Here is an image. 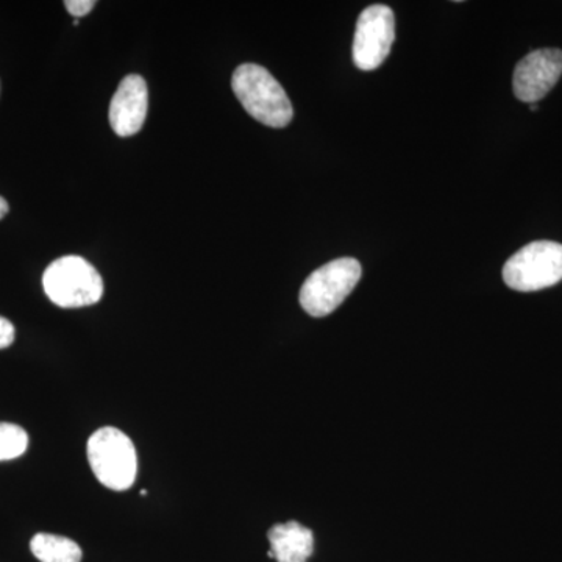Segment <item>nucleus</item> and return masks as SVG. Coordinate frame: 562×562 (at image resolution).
Returning a JSON list of instances; mask_svg holds the SVG:
<instances>
[{
	"label": "nucleus",
	"instance_id": "obj_4",
	"mask_svg": "<svg viewBox=\"0 0 562 562\" xmlns=\"http://www.w3.org/2000/svg\"><path fill=\"white\" fill-rule=\"evenodd\" d=\"M361 265L355 258H339L314 271L303 283L299 301L310 316L325 317L349 297L361 279Z\"/></svg>",
	"mask_w": 562,
	"mask_h": 562
},
{
	"label": "nucleus",
	"instance_id": "obj_5",
	"mask_svg": "<svg viewBox=\"0 0 562 562\" xmlns=\"http://www.w3.org/2000/svg\"><path fill=\"white\" fill-rule=\"evenodd\" d=\"M503 280L514 291L535 292L562 280V244L536 241L522 247L503 266Z\"/></svg>",
	"mask_w": 562,
	"mask_h": 562
},
{
	"label": "nucleus",
	"instance_id": "obj_12",
	"mask_svg": "<svg viewBox=\"0 0 562 562\" xmlns=\"http://www.w3.org/2000/svg\"><path fill=\"white\" fill-rule=\"evenodd\" d=\"M65 7L74 18H83L94 9L95 2L94 0H66Z\"/></svg>",
	"mask_w": 562,
	"mask_h": 562
},
{
	"label": "nucleus",
	"instance_id": "obj_2",
	"mask_svg": "<svg viewBox=\"0 0 562 562\" xmlns=\"http://www.w3.org/2000/svg\"><path fill=\"white\" fill-rule=\"evenodd\" d=\"M47 297L61 308L94 305L103 295V281L98 269L85 258L68 255L52 262L43 276Z\"/></svg>",
	"mask_w": 562,
	"mask_h": 562
},
{
	"label": "nucleus",
	"instance_id": "obj_3",
	"mask_svg": "<svg viewBox=\"0 0 562 562\" xmlns=\"http://www.w3.org/2000/svg\"><path fill=\"white\" fill-rule=\"evenodd\" d=\"M88 461L95 479L113 491H127L138 473L135 446L125 432L105 427L92 432L88 441Z\"/></svg>",
	"mask_w": 562,
	"mask_h": 562
},
{
	"label": "nucleus",
	"instance_id": "obj_6",
	"mask_svg": "<svg viewBox=\"0 0 562 562\" xmlns=\"http://www.w3.org/2000/svg\"><path fill=\"white\" fill-rule=\"evenodd\" d=\"M394 40V11L386 5L368 7L358 18L355 31V66L361 70L380 68L390 55Z\"/></svg>",
	"mask_w": 562,
	"mask_h": 562
},
{
	"label": "nucleus",
	"instance_id": "obj_11",
	"mask_svg": "<svg viewBox=\"0 0 562 562\" xmlns=\"http://www.w3.org/2000/svg\"><path fill=\"white\" fill-rule=\"evenodd\" d=\"M29 436L20 425L0 424V461L14 460L25 453Z\"/></svg>",
	"mask_w": 562,
	"mask_h": 562
},
{
	"label": "nucleus",
	"instance_id": "obj_10",
	"mask_svg": "<svg viewBox=\"0 0 562 562\" xmlns=\"http://www.w3.org/2000/svg\"><path fill=\"white\" fill-rule=\"evenodd\" d=\"M31 550L41 562H80L83 557L79 543L49 532L33 536Z\"/></svg>",
	"mask_w": 562,
	"mask_h": 562
},
{
	"label": "nucleus",
	"instance_id": "obj_9",
	"mask_svg": "<svg viewBox=\"0 0 562 562\" xmlns=\"http://www.w3.org/2000/svg\"><path fill=\"white\" fill-rule=\"evenodd\" d=\"M268 538L277 562H306L314 552L313 531L299 522L273 525Z\"/></svg>",
	"mask_w": 562,
	"mask_h": 562
},
{
	"label": "nucleus",
	"instance_id": "obj_7",
	"mask_svg": "<svg viewBox=\"0 0 562 562\" xmlns=\"http://www.w3.org/2000/svg\"><path fill=\"white\" fill-rule=\"evenodd\" d=\"M562 76V50L539 49L517 63L513 90L519 101L538 103L553 90Z\"/></svg>",
	"mask_w": 562,
	"mask_h": 562
},
{
	"label": "nucleus",
	"instance_id": "obj_13",
	"mask_svg": "<svg viewBox=\"0 0 562 562\" xmlns=\"http://www.w3.org/2000/svg\"><path fill=\"white\" fill-rule=\"evenodd\" d=\"M14 342L13 324L5 317L0 316V350L7 349Z\"/></svg>",
	"mask_w": 562,
	"mask_h": 562
},
{
	"label": "nucleus",
	"instance_id": "obj_8",
	"mask_svg": "<svg viewBox=\"0 0 562 562\" xmlns=\"http://www.w3.org/2000/svg\"><path fill=\"white\" fill-rule=\"evenodd\" d=\"M149 110L147 83L138 74L122 79L110 103V125L122 138L136 135L146 122Z\"/></svg>",
	"mask_w": 562,
	"mask_h": 562
},
{
	"label": "nucleus",
	"instance_id": "obj_1",
	"mask_svg": "<svg viewBox=\"0 0 562 562\" xmlns=\"http://www.w3.org/2000/svg\"><path fill=\"white\" fill-rule=\"evenodd\" d=\"M233 92L254 120L272 128L290 125L294 110L283 87L262 66L246 63L233 72Z\"/></svg>",
	"mask_w": 562,
	"mask_h": 562
},
{
	"label": "nucleus",
	"instance_id": "obj_15",
	"mask_svg": "<svg viewBox=\"0 0 562 562\" xmlns=\"http://www.w3.org/2000/svg\"><path fill=\"white\" fill-rule=\"evenodd\" d=\"M530 110L531 111H538L539 110L538 103H531Z\"/></svg>",
	"mask_w": 562,
	"mask_h": 562
},
{
	"label": "nucleus",
	"instance_id": "obj_14",
	"mask_svg": "<svg viewBox=\"0 0 562 562\" xmlns=\"http://www.w3.org/2000/svg\"><path fill=\"white\" fill-rule=\"evenodd\" d=\"M9 202H7L5 199H3L2 195H0V221H2L3 217H5L7 214H9Z\"/></svg>",
	"mask_w": 562,
	"mask_h": 562
}]
</instances>
